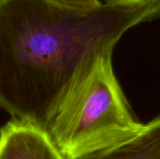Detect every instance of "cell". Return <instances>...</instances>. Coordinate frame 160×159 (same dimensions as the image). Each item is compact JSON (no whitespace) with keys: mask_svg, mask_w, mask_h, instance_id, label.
Masks as SVG:
<instances>
[{"mask_svg":"<svg viewBox=\"0 0 160 159\" xmlns=\"http://www.w3.org/2000/svg\"><path fill=\"white\" fill-rule=\"evenodd\" d=\"M105 4L109 5H135L147 3L153 0H103Z\"/></svg>","mask_w":160,"mask_h":159,"instance_id":"obj_5","label":"cell"},{"mask_svg":"<svg viewBox=\"0 0 160 159\" xmlns=\"http://www.w3.org/2000/svg\"><path fill=\"white\" fill-rule=\"evenodd\" d=\"M58 5L75 9H88L100 6L99 0H51Z\"/></svg>","mask_w":160,"mask_h":159,"instance_id":"obj_4","label":"cell"},{"mask_svg":"<svg viewBox=\"0 0 160 159\" xmlns=\"http://www.w3.org/2000/svg\"><path fill=\"white\" fill-rule=\"evenodd\" d=\"M159 17L160 0L88 9L0 0V108L44 127L84 60L113 51L128 30Z\"/></svg>","mask_w":160,"mask_h":159,"instance_id":"obj_1","label":"cell"},{"mask_svg":"<svg viewBox=\"0 0 160 159\" xmlns=\"http://www.w3.org/2000/svg\"><path fill=\"white\" fill-rule=\"evenodd\" d=\"M112 52H98L81 64L44 126L67 159L117 146L142 127L115 76Z\"/></svg>","mask_w":160,"mask_h":159,"instance_id":"obj_2","label":"cell"},{"mask_svg":"<svg viewBox=\"0 0 160 159\" xmlns=\"http://www.w3.org/2000/svg\"><path fill=\"white\" fill-rule=\"evenodd\" d=\"M0 159H67L40 125L13 118L0 131Z\"/></svg>","mask_w":160,"mask_h":159,"instance_id":"obj_3","label":"cell"}]
</instances>
